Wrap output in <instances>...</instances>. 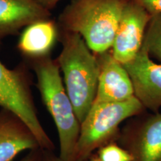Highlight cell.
I'll return each instance as SVG.
<instances>
[{"instance_id": "cell-1", "label": "cell", "mask_w": 161, "mask_h": 161, "mask_svg": "<svg viewBox=\"0 0 161 161\" xmlns=\"http://www.w3.org/2000/svg\"><path fill=\"white\" fill-rule=\"evenodd\" d=\"M62 50L56 60L64 75V84L80 124L95 102L99 65L97 57L81 36L63 31Z\"/></svg>"}, {"instance_id": "cell-16", "label": "cell", "mask_w": 161, "mask_h": 161, "mask_svg": "<svg viewBox=\"0 0 161 161\" xmlns=\"http://www.w3.org/2000/svg\"><path fill=\"white\" fill-rule=\"evenodd\" d=\"M45 151L40 148L30 151L29 154L19 161H44Z\"/></svg>"}, {"instance_id": "cell-10", "label": "cell", "mask_w": 161, "mask_h": 161, "mask_svg": "<svg viewBox=\"0 0 161 161\" xmlns=\"http://www.w3.org/2000/svg\"><path fill=\"white\" fill-rule=\"evenodd\" d=\"M38 148L35 136L23 121L6 110L0 113V161H11L22 152Z\"/></svg>"}, {"instance_id": "cell-7", "label": "cell", "mask_w": 161, "mask_h": 161, "mask_svg": "<svg viewBox=\"0 0 161 161\" xmlns=\"http://www.w3.org/2000/svg\"><path fill=\"white\" fill-rule=\"evenodd\" d=\"M123 65L131 80L134 96L143 107L158 110L161 107V64L153 61L142 47L134 59Z\"/></svg>"}, {"instance_id": "cell-17", "label": "cell", "mask_w": 161, "mask_h": 161, "mask_svg": "<svg viewBox=\"0 0 161 161\" xmlns=\"http://www.w3.org/2000/svg\"><path fill=\"white\" fill-rule=\"evenodd\" d=\"M36 1L42 6H43L44 8H46V9L50 10L55 7L60 0H36Z\"/></svg>"}, {"instance_id": "cell-2", "label": "cell", "mask_w": 161, "mask_h": 161, "mask_svg": "<svg viewBox=\"0 0 161 161\" xmlns=\"http://www.w3.org/2000/svg\"><path fill=\"white\" fill-rule=\"evenodd\" d=\"M33 68L42 99L57 127L59 158L62 161H75L80 123L66 92L57 60L49 55L35 58Z\"/></svg>"}, {"instance_id": "cell-6", "label": "cell", "mask_w": 161, "mask_h": 161, "mask_svg": "<svg viewBox=\"0 0 161 161\" xmlns=\"http://www.w3.org/2000/svg\"><path fill=\"white\" fill-rule=\"evenodd\" d=\"M151 17L134 0H127L110 49L113 56L119 63H128L140 51Z\"/></svg>"}, {"instance_id": "cell-19", "label": "cell", "mask_w": 161, "mask_h": 161, "mask_svg": "<svg viewBox=\"0 0 161 161\" xmlns=\"http://www.w3.org/2000/svg\"><path fill=\"white\" fill-rule=\"evenodd\" d=\"M92 161H100V160H98V159H96V160H92Z\"/></svg>"}, {"instance_id": "cell-13", "label": "cell", "mask_w": 161, "mask_h": 161, "mask_svg": "<svg viewBox=\"0 0 161 161\" xmlns=\"http://www.w3.org/2000/svg\"><path fill=\"white\" fill-rule=\"evenodd\" d=\"M142 47L161 61V14L151 17Z\"/></svg>"}, {"instance_id": "cell-9", "label": "cell", "mask_w": 161, "mask_h": 161, "mask_svg": "<svg viewBox=\"0 0 161 161\" xmlns=\"http://www.w3.org/2000/svg\"><path fill=\"white\" fill-rule=\"evenodd\" d=\"M50 16L49 10L36 0H0V39Z\"/></svg>"}, {"instance_id": "cell-5", "label": "cell", "mask_w": 161, "mask_h": 161, "mask_svg": "<svg viewBox=\"0 0 161 161\" xmlns=\"http://www.w3.org/2000/svg\"><path fill=\"white\" fill-rule=\"evenodd\" d=\"M0 108L20 119L35 136L41 149L51 152L54 146L40 123L24 72L10 69L0 61Z\"/></svg>"}, {"instance_id": "cell-15", "label": "cell", "mask_w": 161, "mask_h": 161, "mask_svg": "<svg viewBox=\"0 0 161 161\" xmlns=\"http://www.w3.org/2000/svg\"><path fill=\"white\" fill-rule=\"evenodd\" d=\"M139 5L143 7L150 15L160 14L161 0H134Z\"/></svg>"}, {"instance_id": "cell-8", "label": "cell", "mask_w": 161, "mask_h": 161, "mask_svg": "<svg viewBox=\"0 0 161 161\" xmlns=\"http://www.w3.org/2000/svg\"><path fill=\"white\" fill-rule=\"evenodd\" d=\"M99 65L97 93L95 102H117L134 97V88L130 76L110 50L96 54Z\"/></svg>"}, {"instance_id": "cell-11", "label": "cell", "mask_w": 161, "mask_h": 161, "mask_svg": "<svg viewBox=\"0 0 161 161\" xmlns=\"http://www.w3.org/2000/svg\"><path fill=\"white\" fill-rule=\"evenodd\" d=\"M57 36L55 22L49 19L39 20L24 29L18 43V49L32 58L48 55Z\"/></svg>"}, {"instance_id": "cell-14", "label": "cell", "mask_w": 161, "mask_h": 161, "mask_svg": "<svg viewBox=\"0 0 161 161\" xmlns=\"http://www.w3.org/2000/svg\"><path fill=\"white\" fill-rule=\"evenodd\" d=\"M100 161H133L130 153L122 149L116 145H108L101 148L98 152Z\"/></svg>"}, {"instance_id": "cell-3", "label": "cell", "mask_w": 161, "mask_h": 161, "mask_svg": "<svg viewBox=\"0 0 161 161\" xmlns=\"http://www.w3.org/2000/svg\"><path fill=\"white\" fill-rule=\"evenodd\" d=\"M127 0H72L59 17L63 31L81 36L94 54L111 49Z\"/></svg>"}, {"instance_id": "cell-18", "label": "cell", "mask_w": 161, "mask_h": 161, "mask_svg": "<svg viewBox=\"0 0 161 161\" xmlns=\"http://www.w3.org/2000/svg\"><path fill=\"white\" fill-rule=\"evenodd\" d=\"M44 161H62L59 158H55V157L49 155L47 153H44Z\"/></svg>"}, {"instance_id": "cell-4", "label": "cell", "mask_w": 161, "mask_h": 161, "mask_svg": "<svg viewBox=\"0 0 161 161\" xmlns=\"http://www.w3.org/2000/svg\"><path fill=\"white\" fill-rule=\"evenodd\" d=\"M142 104L135 96L122 102H94L80 124L75 161H83L94 149L108 140L127 118L142 110Z\"/></svg>"}, {"instance_id": "cell-12", "label": "cell", "mask_w": 161, "mask_h": 161, "mask_svg": "<svg viewBox=\"0 0 161 161\" xmlns=\"http://www.w3.org/2000/svg\"><path fill=\"white\" fill-rule=\"evenodd\" d=\"M131 154L133 161H161V114L152 116L140 128Z\"/></svg>"}]
</instances>
